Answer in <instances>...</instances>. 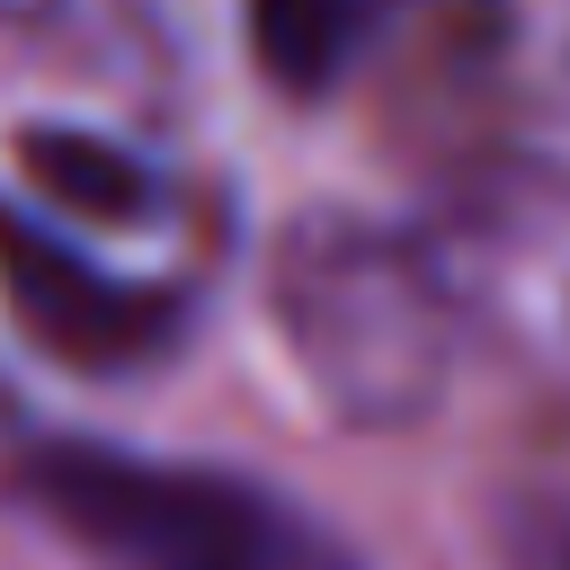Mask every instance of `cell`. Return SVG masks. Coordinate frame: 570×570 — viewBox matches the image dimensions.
<instances>
[{
    "mask_svg": "<svg viewBox=\"0 0 570 570\" xmlns=\"http://www.w3.org/2000/svg\"><path fill=\"white\" fill-rule=\"evenodd\" d=\"M9 490L107 570H365L285 490L214 463H160V454L53 436L18 454Z\"/></svg>",
    "mask_w": 570,
    "mask_h": 570,
    "instance_id": "1",
    "label": "cell"
},
{
    "mask_svg": "<svg viewBox=\"0 0 570 570\" xmlns=\"http://www.w3.org/2000/svg\"><path fill=\"white\" fill-rule=\"evenodd\" d=\"M276 303L294 321V347L303 365L330 383L338 410H410L428 392V356H436V303H428V276L374 240V232H303L276 267Z\"/></svg>",
    "mask_w": 570,
    "mask_h": 570,
    "instance_id": "2",
    "label": "cell"
},
{
    "mask_svg": "<svg viewBox=\"0 0 570 570\" xmlns=\"http://www.w3.org/2000/svg\"><path fill=\"white\" fill-rule=\"evenodd\" d=\"M0 294L36 347H53L62 365H89V374L142 365L178 330V294L107 276L98 258H80L62 232H45L18 205H0Z\"/></svg>",
    "mask_w": 570,
    "mask_h": 570,
    "instance_id": "3",
    "label": "cell"
},
{
    "mask_svg": "<svg viewBox=\"0 0 570 570\" xmlns=\"http://www.w3.org/2000/svg\"><path fill=\"white\" fill-rule=\"evenodd\" d=\"M392 18H401V0H249V53L276 89L321 98L374 53V36Z\"/></svg>",
    "mask_w": 570,
    "mask_h": 570,
    "instance_id": "4",
    "label": "cell"
},
{
    "mask_svg": "<svg viewBox=\"0 0 570 570\" xmlns=\"http://www.w3.org/2000/svg\"><path fill=\"white\" fill-rule=\"evenodd\" d=\"M18 169L36 178V196L53 214H89V223H142L151 196H160V178L125 142H98V134H71V125H27Z\"/></svg>",
    "mask_w": 570,
    "mask_h": 570,
    "instance_id": "5",
    "label": "cell"
},
{
    "mask_svg": "<svg viewBox=\"0 0 570 570\" xmlns=\"http://www.w3.org/2000/svg\"><path fill=\"white\" fill-rule=\"evenodd\" d=\"M36 9H45V0H0V18H36Z\"/></svg>",
    "mask_w": 570,
    "mask_h": 570,
    "instance_id": "6",
    "label": "cell"
}]
</instances>
